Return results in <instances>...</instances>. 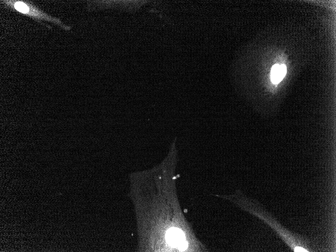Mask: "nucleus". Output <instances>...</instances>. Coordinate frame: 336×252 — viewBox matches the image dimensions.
<instances>
[{
  "label": "nucleus",
  "instance_id": "1",
  "mask_svg": "<svg viewBox=\"0 0 336 252\" xmlns=\"http://www.w3.org/2000/svg\"><path fill=\"white\" fill-rule=\"evenodd\" d=\"M1 2L6 8L22 13L43 25L45 24L42 22L43 21L51 22L65 31H69L71 29L70 26L63 23L60 19L48 15L30 2L22 1Z\"/></svg>",
  "mask_w": 336,
  "mask_h": 252
},
{
  "label": "nucleus",
  "instance_id": "2",
  "mask_svg": "<svg viewBox=\"0 0 336 252\" xmlns=\"http://www.w3.org/2000/svg\"><path fill=\"white\" fill-rule=\"evenodd\" d=\"M286 73V67L284 64H275L271 70V79L274 83H279Z\"/></svg>",
  "mask_w": 336,
  "mask_h": 252
}]
</instances>
